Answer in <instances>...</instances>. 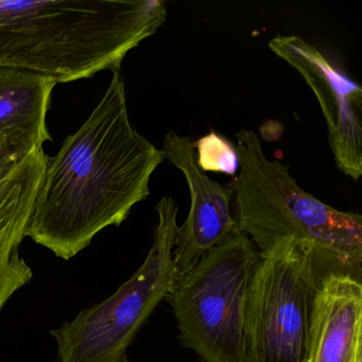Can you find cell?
<instances>
[{"mask_svg": "<svg viewBox=\"0 0 362 362\" xmlns=\"http://www.w3.org/2000/svg\"><path fill=\"white\" fill-rule=\"evenodd\" d=\"M156 209L153 243L139 270L107 300L52 330L57 362H130L129 347L177 277L173 249L179 207L164 197Z\"/></svg>", "mask_w": 362, "mask_h": 362, "instance_id": "5b68a950", "label": "cell"}, {"mask_svg": "<svg viewBox=\"0 0 362 362\" xmlns=\"http://www.w3.org/2000/svg\"><path fill=\"white\" fill-rule=\"evenodd\" d=\"M166 18L163 0H0V66L57 83L120 71Z\"/></svg>", "mask_w": 362, "mask_h": 362, "instance_id": "7a4b0ae2", "label": "cell"}, {"mask_svg": "<svg viewBox=\"0 0 362 362\" xmlns=\"http://www.w3.org/2000/svg\"><path fill=\"white\" fill-rule=\"evenodd\" d=\"M361 336V281L325 275L313 304L307 362H362Z\"/></svg>", "mask_w": 362, "mask_h": 362, "instance_id": "30bf717a", "label": "cell"}, {"mask_svg": "<svg viewBox=\"0 0 362 362\" xmlns=\"http://www.w3.org/2000/svg\"><path fill=\"white\" fill-rule=\"evenodd\" d=\"M56 86L45 76L0 66V147L18 160L52 141L46 117Z\"/></svg>", "mask_w": 362, "mask_h": 362, "instance_id": "8fae6325", "label": "cell"}, {"mask_svg": "<svg viewBox=\"0 0 362 362\" xmlns=\"http://www.w3.org/2000/svg\"><path fill=\"white\" fill-rule=\"evenodd\" d=\"M236 139V221L260 255L291 241L313 254L324 276L341 273L361 281L362 216L338 211L303 190L288 165L267 158L254 131L240 129Z\"/></svg>", "mask_w": 362, "mask_h": 362, "instance_id": "3957f363", "label": "cell"}, {"mask_svg": "<svg viewBox=\"0 0 362 362\" xmlns=\"http://www.w3.org/2000/svg\"><path fill=\"white\" fill-rule=\"evenodd\" d=\"M196 160L204 171L234 175L239 168L238 154L232 143L211 131L194 143Z\"/></svg>", "mask_w": 362, "mask_h": 362, "instance_id": "7c38bea8", "label": "cell"}, {"mask_svg": "<svg viewBox=\"0 0 362 362\" xmlns=\"http://www.w3.org/2000/svg\"><path fill=\"white\" fill-rule=\"evenodd\" d=\"M160 150L164 158L183 173L189 190V213L177 228L173 249L177 274H183L205 254L240 232L232 215L234 189L209 179L199 167L189 137L170 131Z\"/></svg>", "mask_w": 362, "mask_h": 362, "instance_id": "ba28073f", "label": "cell"}, {"mask_svg": "<svg viewBox=\"0 0 362 362\" xmlns=\"http://www.w3.org/2000/svg\"><path fill=\"white\" fill-rule=\"evenodd\" d=\"M21 160H18V158L10 154L7 150L0 147V180L7 177Z\"/></svg>", "mask_w": 362, "mask_h": 362, "instance_id": "4fadbf2b", "label": "cell"}, {"mask_svg": "<svg viewBox=\"0 0 362 362\" xmlns=\"http://www.w3.org/2000/svg\"><path fill=\"white\" fill-rule=\"evenodd\" d=\"M247 290L245 361L307 362L315 294L324 275L291 241L260 255Z\"/></svg>", "mask_w": 362, "mask_h": 362, "instance_id": "8992f818", "label": "cell"}, {"mask_svg": "<svg viewBox=\"0 0 362 362\" xmlns=\"http://www.w3.org/2000/svg\"><path fill=\"white\" fill-rule=\"evenodd\" d=\"M48 158L44 149L33 151L0 180V313L33 279L20 249Z\"/></svg>", "mask_w": 362, "mask_h": 362, "instance_id": "9c48e42d", "label": "cell"}, {"mask_svg": "<svg viewBox=\"0 0 362 362\" xmlns=\"http://www.w3.org/2000/svg\"><path fill=\"white\" fill-rule=\"evenodd\" d=\"M269 48L304 78L321 105L337 168L358 181L362 175L361 86L302 37L279 35Z\"/></svg>", "mask_w": 362, "mask_h": 362, "instance_id": "52a82bcc", "label": "cell"}, {"mask_svg": "<svg viewBox=\"0 0 362 362\" xmlns=\"http://www.w3.org/2000/svg\"><path fill=\"white\" fill-rule=\"evenodd\" d=\"M81 128L48 158L26 237L69 260L107 226H119L150 194L164 160L131 124L120 71Z\"/></svg>", "mask_w": 362, "mask_h": 362, "instance_id": "6da1fadb", "label": "cell"}, {"mask_svg": "<svg viewBox=\"0 0 362 362\" xmlns=\"http://www.w3.org/2000/svg\"><path fill=\"white\" fill-rule=\"evenodd\" d=\"M260 259L239 232L177 274L166 298L182 346L196 351L200 362L245 361L247 290Z\"/></svg>", "mask_w": 362, "mask_h": 362, "instance_id": "277c9868", "label": "cell"}]
</instances>
